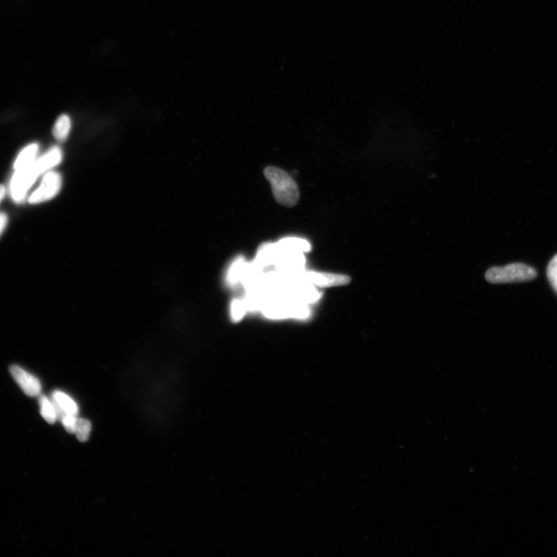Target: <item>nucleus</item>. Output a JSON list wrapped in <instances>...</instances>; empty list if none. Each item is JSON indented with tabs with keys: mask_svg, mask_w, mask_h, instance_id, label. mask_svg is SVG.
<instances>
[{
	"mask_svg": "<svg viewBox=\"0 0 557 557\" xmlns=\"http://www.w3.org/2000/svg\"><path fill=\"white\" fill-rule=\"evenodd\" d=\"M264 175L278 204L288 208L297 204L300 199L298 186L287 172L276 167H268L264 170Z\"/></svg>",
	"mask_w": 557,
	"mask_h": 557,
	"instance_id": "nucleus-1",
	"label": "nucleus"
},
{
	"mask_svg": "<svg viewBox=\"0 0 557 557\" xmlns=\"http://www.w3.org/2000/svg\"><path fill=\"white\" fill-rule=\"evenodd\" d=\"M261 310L266 317L274 319L305 318L309 315V309L305 304L282 296L268 297Z\"/></svg>",
	"mask_w": 557,
	"mask_h": 557,
	"instance_id": "nucleus-2",
	"label": "nucleus"
},
{
	"mask_svg": "<svg viewBox=\"0 0 557 557\" xmlns=\"http://www.w3.org/2000/svg\"><path fill=\"white\" fill-rule=\"evenodd\" d=\"M537 275L535 269L523 263H513L505 267L489 269L485 274V278L489 283L499 284L530 281L535 278Z\"/></svg>",
	"mask_w": 557,
	"mask_h": 557,
	"instance_id": "nucleus-3",
	"label": "nucleus"
},
{
	"mask_svg": "<svg viewBox=\"0 0 557 557\" xmlns=\"http://www.w3.org/2000/svg\"><path fill=\"white\" fill-rule=\"evenodd\" d=\"M289 281L304 282L313 286H318L321 288L337 287L349 284L351 278L349 276L334 274L304 272L301 270L300 272L288 276Z\"/></svg>",
	"mask_w": 557,
	"mask_h": 557,
	"instance_id": "nucleus-4",
	"label": "nucleus"
},
{
	"mask_svg": "<svg viewBox=\"0 0 557 557\" xmlns=\"http://www.w3.org/2000/svg\"><path fill=\"white\" fill-rule=\"evenodd\" d=\"M62 177L56 172H48L39 188L31 195L29 204H39L54 199L62 188Z\"/></svg>",
	"mask_w": 557,
	"mask_h": 557,
	"instance_id": "nucleus-5",
	"label": "nucleus"
},
{
	"mask_svg": "<svg viewBox=\"0 0 557 557\" xmlns=\"http://www.w3.org/2000/svg\"><path fill=\"white\" fill-rule=\"evenodd\" d=\"M39 177L32 168V165H29L25 169L16 170L11 184V193L13 201L16 203L24 201L28 190Z\"/></svg>",
	"mask_w": 557,
	"mask_h": 557,
	"instance_id": "nucleus-6",
	"label": "nucleus"
},
{
	"mask_svg": "<svg viewBox=\"0 0 557 557\" xmlns=\"http://www.w3.org/2000/svg\"><path fill=\"white\" fill-rule=\"evenodd\" d=\"M10 372L13 378L27 396L34 397L41 392V383L34 375L16 365H11Z\"/></svg>",
	"mask_w": 557,
	"mask_h": 557,
	"instance_id": "nucleus-7",
	"label": "nucleus"
},
{
	"mask_svg": "<svg viewBox=\"0 0 557 557\" xmlns=\"http://www.w3.org/2000/svg\"><path fill=\"white\" fill-rule=\"evenodd\" d=\"M52 403L55 405L58 418L62 419L67 414L76 416L79 408L72 398L61 391H55L52 395Z\"/></svg>",
	"mask_w": 557,
	"mask_h": 557,
	"instance_id": "nucleus-8",
	"label": "nucleus"
},
{
	"mask_svg": "<svg viewBox=\"0 0 557 557\" xmlns=\"http://www.w3.org/2000/svg\"><path fill=\"white\" fill-rule=\"evenodd\" d=\"M62 159V150L58 147L51 148L49 152L36 159L32 164L34 169L39 175L43 174L55 166L61 163Z\"/></svg>",
	"mask_w": 557,
	"mask_h": 557,
	"instance_id": "nucleus-9",
	"label": "nucleus"
},
{
	"mask_svg": "<svg viewBox=\"0 0 557 557\" xmlns=\"http://www.w3.org/2000/svg\"><path fill=\"white\" fill-rule=\"evenodd\" d=\"M278 255L276 244L267 243L260 248L257 260L254 264L261 270L265 267L275 265Z\"/></svg>",
	"mask_w": 557,
	"mask_h": 557,
	"instance_id": "nucleus-10",
	"label": "nucleus"
},
{
	"mask_svg": "<svg viewBox=\"0 0 557 557\" xmlns=\"http://www.w3.org/2000/svg\"><path fill=\"white\" fill-rule=\"evenodd\" d=\"M276 245L282 251L304 253L311 250V246L307 240L299 238H286L278 241Z\"/></svg>",
	"mask_w": 557,
	"mask_h": 557,
	"instance_id": "nucleus-11",
	"label": "nucleus"
},
{
	"mask_svg": "<svg viewBox=\"0 0 557 557\" xmlns=\"http://www.w3.org/2000/svg\"><path fill=\"white\" fill-rule=\"evenodd\" d=\"M39 149V145L34 144L22 149L14 163L15 170L25 169L32 165L36 160Z\"/></svg>",
	"mask_w": 557,
	"mask_h": 557,
	"instance_id": "nucleus-12",
	"label": "nucleus"
},
{
	"mask_svg": "<svg viewBox=\"0 0 557 557\" xmlns=\"http://www.w3.org/2000/svg\"><path fill=\"white\" fill-rule=\"evenodd\" d=\"M70 130L71 121L69 117L66 115H62L58 119L52 132L57 140L64 142L69 137Z\"/></svg>",
	"mask_w": 557,
	"mask_h": 557,
	"instance_id": "nucleus-13",
	"label": "nucleus"
},
{
	"mask_svg": "<svg viewBox=\"0 0 557 557\" xmlns=\"http://www.w3.org/2000/svg\"><path fill=\"white\" fill-rule=\"evenodd\" d=\"M248 265L245 260L240 258L233 263L228 274V281L232 284L243 281Z\"/></svg>",
	"mask_w": 557,
	"mask_h": 557,
	"instance_id": "nucleus-14",
	"label": "nucleus"
},
{
	"mask_svg": "<svg viewBox=\"0 0 557 557\" xmlns=\"http://www.w3.org/2000/svg\"><path fill=\"white\" fill-rule=\"evenodd\" d=\"M39 403L43 418L50 424H55L58 417L54 404L45 396L40 397Z\"/></svg>",
	"mask_w": 557,
	"mask_h": 557,
	"instance_id": "nucleus-15",
	"label": "nucleus"
},
{
	"mask_svg": "<svg viewBox=\"0 0 557 557\" xmlns=\"http://www.w3.org/2000/svg\"><path fill=\"white\" fill-rule=\"evenodd\" d=\"M92 430V424L86 419L78 418L75 432L77 438L81 442H86L88 440L90 432Z\"/></svg>",
	"mask_w": 557,
	"mask_h": 557,
	"instance_id": "nucleus-16",
	"label": "nucleus"
},
{
	"mask_svg": "<svg viewBox=\"0 0 557 557\" xmlns=\"http://www.w3.org/2000/svg\"><path fill=\"white\" fill-rule=\"evenodd\" d=\"M247 308L243 301L236 300L231 304V318L234 321H239L243 317Z\"/></svg>",
	"mask_w": 557,
	"mask_h": 557,
	"instance_id": "nucleus-17",
	"label": "nucleus"
},
{
	"mask_svg": "<svg viewBox=\"0 0 557 557\" xmlns=\"http://www.w3.org/2000/svg\"><path fill=\"white\" fill-rule=\"evenodd\" d=\"M547 277L553 288L557 293V254L549 263L547 267Z\"/></svg>",
	"mask_w": 557,
	"mask_h": 557,
	"instance_id": "nucleus-18",
	"label": "nucleus"
},
{
	"mask_svg": "<svg viewBox=\"0 0 557 557\" xmlns=\"http://www.w3.org/2000/svg\"><path fill=\"white\" fill-rule=\"evenodd\" d=\"M77 419L76 416L72 415V414H67V415L62 419V422L67 432L74 434Z\"/></svg>",
	"mask_w": 557,
	"mask_h": 557,
	"instance_id": "nucleus-19",
	"label": "nucleus"
},
{
	"mask_svg": "<svg viewBox=\"0 0 557 557\" xmlns=\"http://www.w3.org/2000/svg\"><path fill=\"white\" fill-rule=\"evenodd\" d=\"M8 216L4 213H0V236H1L5 231L7 224H8Z\"/></svg>",
	"mask_w": 557,
	"mask_h": 557,
	"instance_id": "nucleus-20",
	"label": "nucleus"
},
{
	"mask_svg": "<svg viewBox=\"0 0 557 557\" xmlns=\"http://www.w3.org/2000/svg\"><path fill=\"white\" fill-rule=\"evenodd\" d=\"M6 195V188L4 185H0V202L4 199Z\"/></svg>",
	"mask_w": 557,
	"mask_h": 557,
	"instance_id": "nucleus-21",
	"label": "nucleus"
}]
</instances>
